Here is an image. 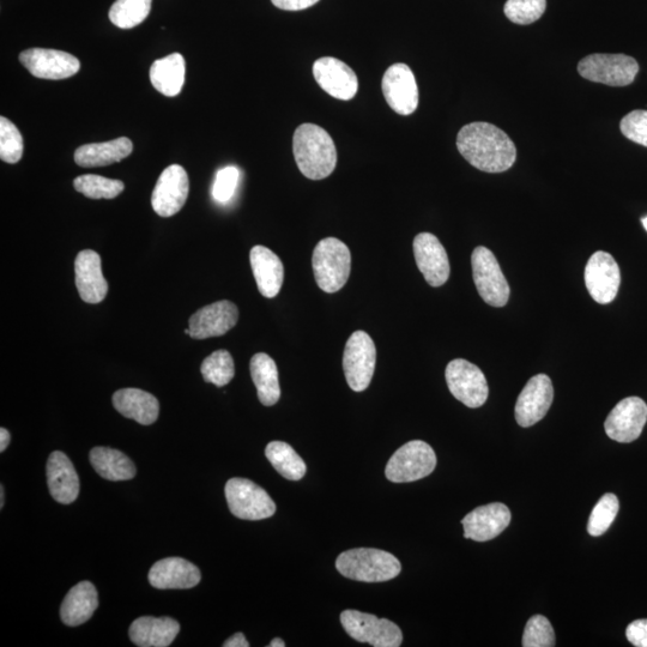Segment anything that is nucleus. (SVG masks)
Instances as JSON below:
<instances>
[{"instance_id":"obj_30","label":"nucleus","mask_w":647,"mask_h":647,"mask_svg":"<svg viewBox=\"0 0 647 647\" xmlns=\"http://www.w3.org/2000/svg\"><path fill=\"white\" fill-rule=\"evenodd\" d=\"M186 74L185 59L180 53L156 60L150 69V81L157 92L173 98L184 87Z\"/></svg>"},{"instance_id":"obj_26","label":"nucleus","mask_w":647,"mask_h":647,"mask_svg":"<svg viewBox=\"0 0 647 647\" xmlns=\"http://www.w3.org/2000/svg\"><path fill=\"white\" fill-rule=\"evenodd\" d=\"M180 632V625L172 618L143 616L132 622L129 636L139 647H167Z\"/></svg>"},{"instance_id":"obj_47","label":"nucleus","mask_w":647,"mask_h":647,"mask_svg":"<svg viewBox=\"0 0 647 647\" xmlns=\"http://www.w3.org/2000/svg\"><path fill=\"white\" fill-rule=\"evenodd\" d=\"M269 647H286V643H284L283 640L280 638H275L269 644Z\"/></svg>"},{"instance_id":"obj_49","label":"nucleus","mask_w":647,"mask_h":647,"mask_svg":"<svg viewBox=\"0 0 647 647\" xmlns=\"http://www.w3.org/2000/svg\"><path fill=\"white\" fill-rule=\"evenodd\" d=\"M642 222H643V226L645 227L646 232H647V217H645V219H643Z\"/></svg>"},{"instance_id":"obj_41","label":"nucleus","mask_w":647,"mask_h":647,"mask_svg":"<svg viewBox=\"0 0 647 647\" xmlns=\"http://www.w3.org/2000/svg\"><path fill=\"white\" fill-rule=\"evenodd\" d=\"M620 129L622 135L630 141L647 148V111L637 110L622 118Z\"/></svg>"},{"instance_id":"obj_35","label":"nucleus","mask_w":647,"mask_h":647,"mask_svg":"<svg viewBox=\"0 0 647 647\" xmlns=\"http://www.w3.org/2000/svg\"><path fill=\"white\" fill-rule=\"evenodd\" d=\"M75 190L90 199H113L125 189L123 181L86 174L74 181Z\"/></svg>"},{"instance_id":"obj_20","label":"nucleus","mask_w":647,"mask_h":647,"mask_svg":"<svg viewBox=\"0 0 647 647\" xmlns=\"http://www.w3.org/2000/svg\"><path fill=\"white\" fill-rule=\"evenodd\" d=\"M238 319L239 310L233 302H215L193 314L189 322V336L195 340L223 336L237 325Z\"/></svg>"},{"instance_id":"obj_28","label":"nucleus","mask_w":647,"mask_h":647,"mask_svg":"<svg viewBox=\"0 0 647 647\" xmlns=\"http://www.w3.org/2000/svg\"><path fill=\"white\" fill-rule=\"evenodd\" d=\"M99 607V596L90 582H81L69 591L60 608V619L66 626L76 627L90 619Z\"/></svg>"},{"instance_id":"obj_1","label":"nucleus","mask_w":647,"mask_h":647,"mask_svg":"<svg viewBox=\"0 0 647 647\" xmlns=\"http://www.w3.org/2000/svg\"><path fill=\"white\" fill-rule=\"evenodd\" d=\"M457 148L471 166L482 172L509 171L517 160V148L512 139L489 123L465 125L458 133Z\"/></svg>"},{"instance_id":"obj_2","label":"nucleus","mask_w":647,"mask_h":647,"mask_svg":"<svg viewBox=\"0 0 647 647\" xmlns=\"http://www.w3.org/2000/svg\"><path fill=\"white\" fill-rule=\"evenodd\" d=\"M293 153L300 172L307 179L323 180L334 173L337 150L334 139L314 124H302L293 137Z\"/></svg>"},{"instance_id":"obj_17","label":"nucleus","mask_w":647,"mask_h":647,"mask_svg":"<svg viewBox=\"0 0 647 647\" xmlns=\"http://www.w3.org/2000/svg\"><path fill=\"white\" fill-rule=\"evenodd\" d=\"M554 389L546 374L532 377L517 399L516 420L520 427L528 428L540 422L552 407Z\"/></svg>"},{"instance_id":"obj_14","label":"nucleus","mask_w":647,"mask_h":647,"mask_svg":"<svg viewBox=\"0 0 647 647\" xmlns=\"http://www.w3.org/2000/svg\"><path fill=\"white\" fill-rule=\"evenodd\" d=\"M190 192L189 175L179 165L165 169L157 180L151 205L161 217H172L183 209Z\"/></svg>"},{"instance_id":"obj_5","label":"nucleus","mask_w":647,"mask_h":647,"mask_svg":"<svg viewBox=\"0 0 647 647\" xmlns=\"http://www.w3.org/2000/svg\"><path fill=\"white\" fill-rule=\"evenodd\" d=\"M579 75L585 80L610 87L630 86L636 80L639 64L625 54H591L580 60Z\"/></svg>"},{"instance_id":"obj_19","label":"nucleus","mask_w":647,"mask_h":647,"mask_svg":"<svg viewBox=\"0 0 647 647\" xmlns=\"http://www.w3.org/2000/svg\"><path fill=\"white\" fill-rule=\"evenodd\" d=\"M313 76L319 87L337 100L349 101L358 93V76L340 59H318L313 65Z\"/></svg>"},{"instance_id":"obj_42","label":"nucleus","mask_w":647,"mask_h":647,"mask_svg":"<svg viewBox=\"0 0 647 647\" xmlns=\"http://www.w3.org/2000/svg\"><path fill=\"white\" fill-rule=\"evenodd\" d=\"M239 178V169L234 166L222 168L217 172L213 187V196L217 202L225 204L231 201L237 190Z\"/></svg>"},{"instance_id":"obj_8","label":"nucleus","mask_w":647,"mask_h":647,"mask_svg":"<svg viewBox=\"0 0 647 647\" xmlns=\"http://www.w3.org/2000/svg\"><path fill=\"white\" fill-rule=\"evenodd\" d=\"M341 624L356 642L367 643L374 647H399L403 642L401 628L388 619L376 615L344 610Z\"/></svg>"},{"instance_id":"obj_36","label":"nucleus","mask_w":647,"mask_h":647,"mask_svg":"<svg viewBox=\"0 0 647 647\" xmlns=\"http://www.w3.org/2000/svg\"><path fill=\"white\" fill-rule=\"evenodd\" d=\"M202 376L207 383L222 388L232 382L235 376V365L232 355L227 350H217L203 361Z\"/></svg>"},{"instance_id":"obj_21","label":"nucleus","mask_w":647,"mask_h":647,"mask_svg":"<svg viewBox=\"0 0 647 647\" xmlns=\"http://www.w3.org/2000/svg\"><path fill=\"white\" fill-rule=\"evenodd\" d=\"M511 522L509 507L500 503L477 507L462 520L464 537L477 542L491 541Z\"/></svg>"},{"instance_id":"obj_22","label":"nucleus","mask_w":647,"mask_h":647,"mask_svg":"<svg viewBox=\"0 0 647 647\" xmlns=\"http://www.w3.org/2000/svg\"><path fill=\"white\" fill-rule=\"evenodd\" d=\"M76 287L87 304H100L108 293V283L102 274L101 257L92 250L78 253L75 260Z\"/></svg>"},{"instance_id":"obj_15","label":"nucleus","mask_w":647,"mask_h":647,"mask_svg":"<svg viewBox=\"0 0 647 647\" xmlns=\"http://www.w3.org/2000/svg\"><path fill=\"white\" fill-rule=\"evenodd\" d=\"M647 421V404L639 397H628L610 411L604 429L618 443H632L642 434Z\"/></svg>"},{"instance_id":"obj_37","label":"nucleus","mask_w":647,"mask_h":647,"mask_svg":"<svg viewBox=\"0 0 647 647\" xmlns=\"http://www.w3.org/2000/svg\"><path fill=\"white\" fill-rule=\"evenodd\" d=\"M619 499L613 493L604 494L592 510L589 522V535L598 537L606 534L619 513Z\"/></svg>"},{"instance_id":"obj_27","label":"nucleus","mask_w":647,"mask_h":647,"mask_svg":"<svg viewBox=\"0 0 647 647\" xmlns=\"http://www.w3.org/2000/svg\"><path fill=\"white\" fill-rule=\"evenodd\" d=\"M113 405L118 413L144 426L153 425L159 419V401L151 393L143 390H119L113 395Z\"/></svg>"},{"instance_id":"obj_4","label":"nucleus","mask_w":647,"mask_h":647,"mask_svg":"<svg viewBox=\"0 0 647 647\" xmlns=\"http://www.w3.org/2000/svg\"><path fill=\"white\" fill-rule=\"evenodd\" d=\"M312 266L318 287L325 293L334 294L349 280L352 255L341 240L326 238L314 249Z\"/></svg>"},{"instance_id":"obj_40","label":"nucleus","mask_w":647,"mask_h":647,"mask_svg":"<svg viewBox=\"0 0 647 647\" xmlns=\"http://www.w3.org/2000/svg\"><path fill=\"white\" fill-rule=\"evenodd\" d=\"M524 647H553L555 632L546 616L535 615L528 621L523 634Z\"/></svg>"},{"instance_id":"obj_6","label":"nucleus","mask_w":647,"mask_h":647,"mask_svg":"<svg viewBox=\"0 0 647 647\" xmlns=\"http://www.w3.org/2000/svg\"><path fill=\"white\" fill-rule=\"evenodd\" d=\"M437 467V456L425 441L413 440L403 445L390 458L385 475L395 483L425 479Z\"/></svg>"},{"instance_id":"obj_25","label":"nucleus","mask_w":647,"mask_h":647,"mask_svg":"<svg viewBox=\"0 0 647 647\" xmlns=\"http://www.w3.org/2000/svg\"><path fill=\"white\" fill-rule=\"evenodd\" d=\"M250 262L259 293L266 299L276 298L284 281V266L274 252L264 246H255Z\"/></svg>"},{"instance_id":"obj_3","label":"nucleus","mask_w":647,"mask_h":647,"mask_svg":"<svg viewBox=\"0 0 647 647\" xmlns=\"http://www.w3.org/2000/svg\"><path fill=\"white\" fill-rule=\"evenodd\" d=\"M343 577L362 583H384L399 576L401 562L385 550L356 548L347 550L336 560Z\"/></svg>"},{"instance_id":"obj_46","label":"nucleus","mask_w":647,"mask_h":647,"mask_svg":"<svg viewBox=\"0 0 647 647\" xmlns=\"http://www.w3.org/2000/svg\"><path fill=\"white\" fill-rule=\"evenodd\" d=\"M10 440H11V435L8 429H5V428L0 429V452H4L6 449H8Z\"/></svg>"},{"instance_id":"obj_45","label":"nucleus","mask_w":647,"mask_h":647,"mask_svg":"<svg viewBox=\"0 0 647 647\" xmlns=\"http://www.w3.org/2000/svg\"><path fill=\"white\" fill-rule=\"evenodd\" d=\"M225 647H249L250 644L247 642L243 633H235L233 637L226 640V643L223 644Z\"/></svg>"},{"instance_id":"obj_38","label":"nucleus","mask_w":647,"mask_h":647,"mask_svg":"<svg viewBox=\"0 0 647 647\" xmlns=\"http://www.w3.org/2000/svg\"><path fill=\"white\" fill-rule=\"evenodd\" d=\"M547 9V0H507L505 15L513 23L526 26L542 17Z\"/></svg>"},{"instance_id":"obj_34","label":"nucleus","mask_w":647,"mask_h":647,"mask_svg":"<svg viewBox=\"0 0 647 647\" xmlns=\"http://www.w3.org/2000/svg\"><path fill=\"white\" fill-rule=\"evenodd\" d=\"M153 0H117L110 10V20L122 29H131L147 20Z\"/></svg>"},{"instance_id":"obj_24","label":"nucleus","mask_w":647,"mask_h":647,"mask_svg":"<svg viewBox=\"0 0 647 647\" xmlns=\"http://www.w3.org/2000/svg\"><path fill=\"white\" fill-rule=\"evenodd\" d=\"M47 483L52 498L58 503H74L80 494V479L74 464L65 453L54 451L47 462Z\"/></svg>"},{"instance_id":"obj_39","label":"nucleus","mask_w":647,"mask_h":647,"mask_svg":"<svg viewBox=\"0 0 647 647\" xmlns=\"http://www.w3.org/2000/svg\"><path fill=\"white\" fill-rule=\"evenodd\" d=\"M23 148L20 130L9 119L0 118V159L15 165L22 159Z\"/></svg>"},{"instance_id":"obj_33","label":"nucleus","mask_w":647,"mask_h":647,"mask_svg":"<svg viewBox=\"0 0 647 647\" xmlns=\"http://www.w3.org/2000/svg\"><path fill=\"white\" fill-rule=\"evenodd\" d=\"M265 456L277 473L290 481H299L306 475V464L298 453L283 441H271L266 446Z\"/></svg>"},{"instance_id":"obj_7","label":"nucleus","mask_w":647,"mask_h":647,"mask_svg":"<svg viewBox=\"0 0 647 647\" xmlns=\"http://www.w3.org/2000/svg\"><path fill=\"white\" fill-rule=\"evenodd\" d=\"M377 349L370 335L355 331L346 344L343 355V370L349 388L362 392L370 386L376 370Z\"/></svg>"},{"instance_id":"obj_11","label":"nucleus","mask_w":647,"mask_h":647,"mask_svg":"<svg viewBox=\"0 0 647 647\" xmlns=\"http://www.w3.org/2000/svg\"><path fill=\"white\" fill-rule=\"evenodd\" d=\"M446 383L459 402L471 409L482 407L489 395L485 374L474 364L463 359L450 362L445 372Z\"/></svg>"},{"instance_id":"obj_23","label":"nucleus","mask_w":647,"mask_h":647,"mask_svg":"<svg viewBox=\"0 0 647 647\" xmlns=\"http://www.w3.org/2000/svg\"><path fill=\"white\" fill-rule=\"evenodd\" d=\"M149 583L156 589H192L201 582V571L181 558L163 559L151 567Z\"/></svg>"},{"instance_id":"obj_43","label":"nucleus","mask_w":647,"mask_h":647,"mask_svg":"<svg viewBox=\"0 0 647 647\" xmlns=\"http://www.w3.org/2000/svg\"><path fill=\"white\" fill-rule=\"evenodd\" d=\"M626 637L633 646L647 647V620L633 621L627 627Z\"/></svg>"},{"instance_id":"obj_12","label":"nucleus","mask_w":647,"mask_h":647,"mask_svg":"<svg viewBox=\"0 0 647 647\" xmlns=\"http://www.w3.org/2000/svg\"><path fill=\"white\" fill-rule=\"evenodd\" d=\"M585 284L598 304L614 301L621 284L620 268L614 257L603 251L594 253L586 264Z\"/></svg>"},{"instance_id":"obj_48","label":"nucleus","mask_w":647,"mask_h":647,"mask_svg":"<svg viewBox=\"0 0 647 647\" xmlns=\"http://www.w3.org/2000/svg\"><path fill=\"white\" fill-rule=\"evenodd\" d=\"M4 487H0V507H4Z\"/></svg>"},{"instance_id":"obj_16","label":"nucleus","mask_w":647,"mask_h":647,"mask_svg":"<svg viewBox=\"0 0 647 647\" xmlns=\"http://www.w3.org/2000/svg\"><path fill=\"white\" fill-rule=\"evenodd\" d=\"M382 88L388 105L401 116H410L419 107V88L408 65L390 66L383 77Z\"/></svg>"},{"instance_id":"obj_44","label":"nucleus","mask_w":647,"mask_h":647,"mask_svg":"<svg viewBox=\"0 0 647 647\" xmlns=\"http://www.w3.org/2000/svg\"><path fill=\"white\" fill-rule=\"evenodd\" d=\"M276 8L286 11H300L311 8L319 0H271Z\"/></svg>"},{"instance_id":"obj_9","label":"nucleus","mask_w":647,"mask_h":647,"mask_svg":"<svg viewBox=\"0 0 647 647\" xmlns=\"http://www.w3.org/2000/svg\"><path fill=\"white\" fill-rule=\"evenodd\" d=\"M477 292L486 304L504 307L510 299V286L501 271L497 258L487 247L479 246L471 256Z\"/></svg>"},{"instance_id":"obj_18","label":"nucleus","mask_w":647,"mask_h":647,"mask_svg":"<svg viewBox=\"0 0 647 647\" xmlns=\"http://www.w3.org/2000/svg\"><path fill=\"white\" fill-rule=\"evenodd\" d=\"M417 268L432 287H441L449 280L450 262L445 247L431 233H420L414 239Z\"/></svg>"},{"instance_id":"obj_31","label":"nucleus","mask_w":647,"mask_h":647,"mask_svg":"<svg viewBox=\"0 0 647 647\" xmlns=\"http://www.w3.org/2000/svg\"><path fill=\"white\" fill-rule=\"evenodd\" d=\"M250 370L260 403L265 407H272L280 401L281 388L276 362L268 354L259 353L251 359Z\"/></svg>"},{"instance_id":"obj_32","label":"nucleus","mask_w":647,"mask_h":647,"mask_svg":"<svg viewBox=\"0 0 647 647\" xmlns=\"http://www.w3.org/2000/svg\"><path fill=\"white\" fill-rule=\"evenodd\" d=\"M90 463L96 473L108 481H128L137 473L128 456L110 447H95L90 451Z\"/></svg>"},{"instance_id":"obj_13","label":"nucleus","mask_w":647,"mask_h":647,"mask_svg":"<svg viewBox=\"0 0 647 647\" xmlns=\"http://www.w3.org/2000/svg\"><path fill=\"white\" fill-rule=\"evenodd\" d=\"M20 62L30 74L42 80H65L81 69L80 60L68 52L32 48L20 54Z\"/></svg>"},{"instance_id":"obj_29","label":"nucleus","mask_w":647,"mask_h":647,"mask_svg":"<svg viewBox=\"0 0 647 647\" xmlns=\"http://www.w3.org/2000/svg\"><path fill=\"white\" fill-rule=\"evenodd\" d=\"M131 139L120 137L105 143L82 145L75 153V162L84 168L105 167L126 159L132 154Z\"/></svg>"},{"instance_id":"obj_10","label":"nucleus","mask_w":647,"mask_h":647,"mask_svg":"<svg viewBox=\"0 0 647 647\" xmlns=\"http://www.w3.org/2000/svg\"><path fill=\"white\" fill-rule=\"evenodd\" d=\"M225 494L229 510L239 519L262 520L275 515L274 500L255 482L234 477L227 482Z\"/></svg>"}]
</instances>
